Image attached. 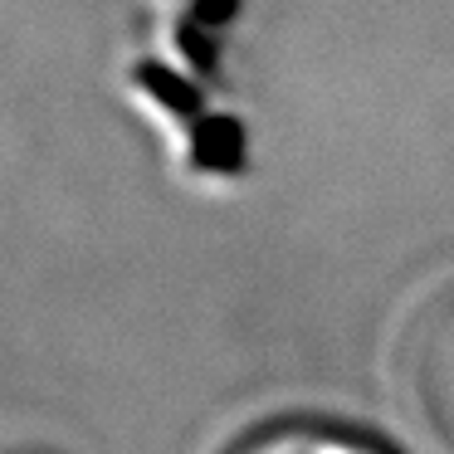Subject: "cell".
<instances>
[{"mask_svg": "<svg viewBox=\"0 0 454 454\" xmlns=\"http://www.w3.org/2000/svg\"><path fill=\"white\" fill-rule=\"evenodd\" d=\"M411 391L430 430L454 450V294L425 313L411 342Z\"/></svg>", "mask_w": 454, "mask_h": 454, "instance_id": "6da1fadb", "label": "cell"}, {"mask_svg": "<svg viewBox=\"0 0 454 454\" xmlns=\"http://www.w3.org/2000/svg\"><path fill=\"white\" fill-rule=\"evenodd\" d=\"M230 454H386L366 434L337 430V425H313V420H288L239 440Z\"/></svg>", "mask_w": 454, "mask_h": 454, "instance_id": "7a4b0ae2", "label": "cell"}, {"mask_svg": "<svg viewBox=\"0 0 454 454\" xmlns=\"http://www.w3.org/2000/svg\"><path fill=\"white\" fill-rule=\"evenodd\" d=\"M5 454H54V450H40V444H20V450H5Z\"/></svg>", "mask_w": 454, "mask_h": 454, "instance_id": "3957f363", "label": "cell"}]
</instances>
